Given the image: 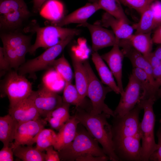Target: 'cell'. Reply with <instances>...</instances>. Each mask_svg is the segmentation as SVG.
Here are the masks:
<instances>
[{
    "label": "cell",
    "instance_id": "obj_32",
    "mask_svg": "<svg viewBox=\"0 0 161 161\" xmlns=\"http://www.w3.org/2000/svg\"><path fill=\"white\" fill-rule=\"evenodd\" d=\"M63 102L86 110L85 99L80 97L75 85L71 83H65L62 97Z\"/></svg>",
    "mask_w": 161,
    "mask_h": 161
},
{
    "label": "cell",
    "instance_id": "obj_10",
    "mask_svg": "<svg viewBox=\"0 0 161 161\" xmlns=\"http://www.w3.org/2000/svg\"><path fill=\"white\" fill-rule=\"evenodd\" d=\"M143 92L140 83L131 74L127 86L121 95L118 104L113 111L114 116H123L133 109L141 100Z\"/></svg>",
    "mask_w": 161,
    "mask_h": 161
},
{
    "label": "cell",
    "instance_id": "obj_8",
    "mask_svg": "<svg viewBox=\"0 0 161 161\" xmlns=\"http://www.w3.org/2000/svg\"><path fill=\"white\" fill-rule=\"evenodd\" d=\"M74 36H69L59 44L50 47L37 57L28 60L21 65L17 72L21 75H35L38 71L51 67L52 62L61 54Z\"/></svg>",
    "mask_w": 161,
    "mask_h": 161
},
{
    "label": "cell",
    "instance_id": "obj_23",
    "mask_svg": "<svg viewBox=\"0 0 161 161\" xmlns=\"http://www.w3.org/2000/svg\"><path fill=\"white\" fill-rule=\"evenodd\" d=\"M75 73V86L83 99L87 96L88 79L83 62L73 53L71 55Z\"/></svg>",
    "mask_w": 161,
    "mask_h": 161
},
{
    "label": "cell",
    "instance_id": "obj_9",
    "mask_svg": "<svg viewBox=\"0 0 161 161\" xmlns=\"http://www.w3.org/2000/svg\"><path fill=\"white\" fill-rule=\"evenodd\" d=\"M141 109L142 108L138 103L123 116L113 117L112 125V140L134 136L140 133L139 115Z\"/></svg>",
    "mask_w": 161,
    "mask_h": 161
},
{
    "label": "cell",
    "instance_id": "obj_39",
    "mask_svg": "<svg viewBox=\"0 0 161 161\" xmlns=\"http://www.w3.org/2000/svg\"><path fill=\"white\" fill-rule=\"evenodd\" d=\"M12 69L4 58L2 47H0V76L5 75Z\"/></svg>",
    "mask_w": 161,
    "mask_h": 161
},
{
    "label": "cell",
    "instance_id": "obj_1",
    "mask_svg": "<svg viewBox=\"0 0 161 161\" xmlns=\"http://www.w3.org/2000/svg\"><path fill=\"white\" fill-rule=\"evenodd\" d=\"M74 116L90 134L100 144L110 160H119L114 151L112 125L107 120L110 115L104 112L93 114L90 111L76 107Z\"/></svg>",
    "mask_w": 161,
    "mask_h": 161
},
{
    "label": "cell",
    "instance_id": "obj_3",
    "mask_svg": "<svg viewBox=\"0 0 161 161\" xmlns=\"http://www.w3.org/2000/svg\"><path fill=\"white\" fill-rule=\"evenodd\" d=\"M79 124L76 136L69 145L58 151L60 160L74 161L86 154L96 156H107L98 142L93 137L84 127H80Z\"/></svg>",
    "mask_w": 161,
    "mask_h": 161
},
{
    "label": "cell",
    "instance_id": "obj_30",
    "mask_svg": "<svg viewBox=\"0 0 161 161\" xmlns=\"http://www.w3.org/2000/svg\"><path fill=\"white\" fill-rule=\"evenodd\" d=\"M139 21L132 25L136 30L135 34L151 32L157 27L151 6L141 14Z\"/></svg>",
    "mask_w": 161,
    "mask_h": 161
},
{
    "label": "cell",
    "instance_id": "obj_36",
    "mask_svg": "<svg viewBox=\"0 0 161 161\" xmlns=\"http://www.w3.org/2000/svg\"><path fill=\"white\" fill-rule=\"evenodd\" d=\"M13 148L11 143L9 146H3L0 151V161L14 160Z\"/></svg>",
    "mask_w": 161,
    "mask_h": 161
},
{
    "label": "cell",
    "instance_id": "obj_11",
    "mask_svg": "<svg viewBox=\"0 0 161 161\" xmlns=\"http://www.w3.org/2000/svg\"><path fill=\"white\" fill-rule=\"evenodd\" d=\"M38 109L40 116L45 117L50 112L61 106L62 98L44 85L32 91L28 97Z\"/></svg>",
    "mask_w": 161,
    "mask_h": 161
},
{
    "label": "cell",
    "instance_id": "obj_48",
    "mask_svg": "<svg viewBox=\"0 0 161 161\" xmlns=\"http://www.w3.org/2000/svg\"><path fill=\"white\" fill-rule=\"evenodd\" d=\"M90 2L94 3L98 2V0H89Z\"/></svg>",
    "mask_w": 161,
    "mask_h": 161
},
{
    "label": "cell",
    "instance_id": "obj_40",
    "mask_svg": "<svg viewBox=\"0 0 161 161\" xmlns=\"http://www.w3.org/2000/svg\"><path fill=\"white\" fill-rule=\"evenodd\" d=\"M109 160L107 156H96L91 154H88L78 158L76 161H106Z\"/></svg>",
    "mask_w": 161,
    "mask_h": 161
},
{
    "label": "cell",
    "instance_id": "obj_16",
    "mask_svg": "<svg viewBox=\"0 0 161 161\" xmlns=\"http://www.w3.org/2000/svg\"><path fill=\"white\" fill-rule=\"evenodd\" d=\"M31 41L16 42L2 47L3 55L10 68L18 71L20 66L25 62V56L29 52Z\"/></svg>",
    "mask_w": 161,
    "mask_h": 161
},
{
    "label": "cell",
    "instance_id": "obj_21",
    "mask_svg": "<svg viewBox=\"0 0 161 161\" xmlns=\"http://www.w3.org/2000/svg\"><path fill=\"white\" fill-rule=\"evenodd\" d=\"M79 121L73 115L64 123L57 134L54 149L59 151L70 144L74 139L77 132Z\"/></svg>",
    "mask_w": 161,
    "mask_h": 161
},
{
    "label": "cell",
    "instance_id": "obj_12",
    "mask_svg": "<svg viewBox=\"0 0 161 161\" xmlns=\"http://www.w3.org/2000/svg\"><path fill=\"white\" fill-rule=\"evenodd\" d=\"M141 140L140 133L134 136L113 139L114 152L119 160L142 161Z\"/></svg>",
    "mask_w": 161,
    "mask_h": 161
},
{
    "label": "cell",
    "instance_id": "obj_33",
    "mask_svg": "<svg viewBox=\"0 0 161 161\" xmlns=\"http://www.w3.org/2000/svg\"><path fill=\"white\" fill-rule=\"evenodd\" d=\"M52 67L60 77L65 83H71L73 78V72L68 62L64 55L52 63Z\"/></svg>",
    "mask_w": 161,
    "mask_h": 161
},
{
    "label": "cell",
    "instance_id": "obj_22",
    "mask_svg": "<svg viewBox=\"0 0 161 161\" xmlns=\"http://www.w3.org/2000/svg\"><path fill=\"white\" fill-rule=\"evenodd\" d=\"M92 59L102 82L117 94H120V89L115 82L111 70L107 66L97 52H93Z\"/></svg>",
    "mask_w": 161,
    "mask_h": 161
},
{
    "label": "cell",
    "instance_id": "obj_35",
    "mask_svg": "<svg viewBox=\"0 0 161 161\" xmlns=\"http://www.w3.org/2000/svg\"><path fill=\"white\" fill-rule=\"evenodd\" d=\"M157 0H120L121 3L134 9L140 15Z\"/></svg>",
    "mask_w": 161,
    "mask_h": 161
},
{
    "label": "cell",
    "instance_id": "obj_25",
    "mask_svg": "<svg viewBox=\"0 0 161 161\" xmlns=\"http://www.w3.org/2000/svg\"><path fill=\"white\" fill-rule=\"evenodd\" d=\"M151 32L133 34L127 39L131 45L146 59L152 52L154 43Z\"/></svg>",
    "mask_w": 161,
    "mask_h": 161
},
{
    "label": "cell",
    "instance_id": "obj_43",
    "mask_svg": "<svg viewBox=\"0 0 161 161\" xmlns=\"http://www.w3.org/2000/svg\"><path fill=\"white\" fill-rule=\"evenodd\" d=\"M146 59L153 69L161 64V60L154 55L152 52L150 54Z\"/></svg>",
    "mask_w": 161,
    "mask_h": 161
},
{
    "label": "cell",
    "instance_id": "obj_13",
    "mask_svg": "<svg viewBox=\"0 0 161 161\" xmlns=\"http://www.w3.org/2000/svg\"><path fill=\"white\" fill-rule=\"evenodd\" d=\"M47 121L39 118L22 123H18L16 131L14 141L12 143L13 148L18 145H32L35 143L40 131L44 128Z\"/></svg>",
    "mask_w": 161,
    "mask_h": 161
},
{
    "label": "cell",
    "instance_id": "obj_15",
    "mask_svg": "<svg viewBox=\"0 0 161 161\" xmlns=\"http://www.w3.org/2000/svg\"><path fill=\"white\" fill-rule=\"evenodd\" d=\"M119 45L122 49L124 56L130 60L133 67L142 69L148 75L152 84L157 89L153 75V68L147 60L140 52L134 48L130 44L127 39H120Z\"/></svg>",
    "mask_w": 161,
    "mask_h": 161
},
{
    "label": "cell",
    "instance_id": "obj_29",
    "mask_svg": "<svg viewBox=\"0 0 161 161\" xmlns=\"http://www.w3.org/2000/svg\"><path fill=\"white\" fill-rule=\"evenodd\" d=\"M43 6L40 12L51 23L58 21L64 16L63 5L58 0H48Z\"/></svg>",
    "mask_w": 161,
    "mask_h": 161
},
{
    "label": "cell",
    "instance_id": "obj_19",
    "mask_svg": "<svg viewBox=\"0 0 161 161\" xmlns=\"http://www.w3.org/2000/svg\"><path fill=\"white\" fill-rule=\"evenodd\" d=\"M9 114L18 123L35 120L41 116L37 108L28 98L10 108Z\"/></svg>",
    "mask_w": 161,
    "mask_h": 161
},
{
    "label": "cell",
    "instance_id": "obj_34",
    "mask_svg": "<svg viewBox=\"0 0 161 161\" xmlns=\"http://www.w3.org/2000/svg\"><path fill=\"white\" fill-rule=\"evenodd\" d=\"M57 134L52 130L42 129L39 133L36 140L35 147L39 151L43 152L49 147L53 145L55 143Z\"/></svg>",
    "mask_w": 161,
    "mask_h": 161
},
{
    "label": "cell",
    "instance_id": "obj_46",
    "mask_svg": "<svg viewBox=\"0 0 161 161\" xmlns=\"http://www.w3.org/2000/svg\"><path fill=\"white\" fill-rule=\"evenodd\" d=\"M152 52L157 57L161 60V44H158Z\"/></svg>",
    "mask_w": 161,
    "mask_h": 161
},
{
    "label": "cell",
    "instance_id": "obj_6",
    "mask_svg": "<svg viewBox=\"0 0 161 161\" xmlns=\"http://www.w3.org/2000/svg\"><path fill=\"white\" fill-rule=\"evenodd\" d=\"M0 84L1 96H7L10 108L28 98L32 91V83L17 71L11 69L6 74Z\"/></svg>",
    "mask_w": 161,
    "mask_h": 161
},
{
    "label": "cell",
    "instance_id": "obj_20",
    "mask_svg": "<svg viewBox=\"0 0 161 161\" xmlns=\"http://www.w3.org/2000/svg\"><path fill=\"white\" fill-rule=\"evenodd\" d=\"M97 22L104 27H111L116 38L119 39L129 38L133 34L134 30L130 24L117 19L106 12L102 15L101 20Z\"/></svg>",
    "mask_w": 161,
    "mask_h": 161
},
{
    "label": "cell",
    "instance_id": "obj_47",
    "mask_svg": "<svg viewBox=\"0 0 161 161\" xmlns=\"http://www.w3.org/2000/svg\"><path fill=\"white\" fill-rule=\"evenodd\" d=\"M158 96L159 98H161V86L160 87L158 92ZM160 123L161 124L160 129L161 131V118L160 120Z\"/></svg>",
    "mask_w": 161,
    "mask_h": 161
},
{
    "label": "cell",
    "instance_id": "obj_7",
    "mask_svg": "<svg viewBox=\"0 0 161 161\" xmlns=\"http://www.w3.org/2000/svg\"><path fill=\"white\" fill-rule=\"evenodd\" d=\"M83 63L88 79L87 96L92 103L90 112L95 114L104 112L114 117L113 111L104 102L106 94L112 90L109 87L103 86L94 73L88 61H85Z\"/></svg>",
    "mask_w": 161,
    "mask_h": 161
},
{
    "label": "cell",
    "instance_id": "obj_2",
    "mask_svg": "<svg viewBox=\"0 0 161 161\" xmlns=\"http://www.w3.org/2000/svg\"><path fill=\"white\" fill-rule=\"evenodd\" d=\"M23 31L36 34L35 42L31 45L29 52L32 55L39 48L47 49L59 44L69 36L77 35L80 32V30L78 29L52 25L41 27L35 20L32 21L24 28Z\"/></svg>",
    "mask_w": 161,
    "mask_h": 161
},
{
    "label": "cell",
    "instance_id": "obj_37",
    "mask_svg": "<svg viewBox=\"0 0 161 161\" xmlns=\"http://www.w3.org/2000/svg\"><path fill=\"white\" fill-rule=\"evenodd\" d=\"M158 142L156 150L150 156L149 160L161 161V131L160 128L157 133Z\"/></svg>",
    "mask_w": 161,
    "mask_h": 161
},
{
    "label": "cell",
    "instance_id": "obj_28",
    "mask_svg": "<svg viewBox=\"0 0 161 161\" xmlns=\"http://www.w3.org/2000/svg\"><path fill=\"white\" fill-rule=\"evenodd\" d=\"M13 151L15 156L24 161H45V154L32 145H18Z\"/></svg>",
    "mask_w": 161,
    "mask_h": 161
},
{
    "label": "cell",
    "instance_id": "obj_41",
    "mask_svg": "<svg viewBox=\"0 0 161 161\" xmlns=\"http://www.w3.org/2000/svg\"><path fill=\"white\" fill-rule=\"evenodd\" d=\"M151 7L158 27L161 25V4H155L154 2L151 4Z\"/></svg>",
    "mask_w": 161,
    "mask_h": 161
},
{
    "label": "cell",
    "instance_id": "obj_14",
    "mask_svg": "<svg viewBox=\"0 0 161 161\" xmlns=\"http://www.w3.org/2000/svg\"><path fill=\"white\" fill-rule=\"evenodd\" d=\"M78 26L86 27L89 30L91 37L93 52L113 46L119 42L120 39L116 38L112 30L104 28L97 21L93 24L86 22L79 24Z\"/></svg>",
    "mask_w": 161,
    "mask_h": 161
},
{
    "label": "cell",
    "instance_id": "obj_27",
    "mask_svg": "<svg viewBox=\"0 0 161 161\" xmlns=\"http://www.w3.org/2000/svg\"><path fill=\"white\" fill-rule=\"evenodd\" d=\"M70 105L63 102L62 105L48 114L44 119L53 129L58 130L70 118Z\"/></svg>",
    "mask_w": 161,
    "mask_h": 161
},
{
    "label": "cell",
    "instance_id": "obj_38",
    "mask_svg": "<svg viewBox=\"0 0 161 161\" xmlns=\"http://www.w3.org/2000/svg\"><path fill=\"white\" fill-rule=\"evenodd\" d=\"M53 145L50 146L45 150V161H59L60 159L58 151L54 149Z\"/></svg>",
    "mask_w": 161,
    "mask_h": 161
},
{
    "label": "cell",
    "instance_id": "obj_44",
    "mask_svg": "<svg viewBox=\"0 0 161 161\" xmlns=\"http://www.w3.org/2000/svg\"><path fill=\"white\" fill-rule=\"evenodd\" d=\"M152 38L154 43L161 44V25L155 30Z\"/></svg>",
    "mask_w": 161,
    "mask_h": 161
},
{
    "label": "cell",
    "instance_id": "obj_4",
    "mask_svg": "<svg viewBox=\"0 0 161 161\" xmlns=\"http://www.w3.org/2000/svg\"><path fill=\"white\" fill-rule=\"evenodd\" d=\"M30 15L24 0H0V27L4 32L18 30Z\"/></svg>",
    "mask_w": 161,
    "mask_h": 161
},
{
    "label": "cell",
    "instance_id": "obj_42",
    "mask_svg": "<svg viewBox=\"0 0 161 161\" xmlns=\"http://www.w3.org/2000/svg\"><path fill=\"white\" fill-rule=\"evenodd\" d=\"M153 75L156 86L159 89L161 86V64L153 69Z\"/></svg>",
    "mask_w": 161,
    "mask_h": 161
},
{
    "label": "cell",
    "instance_id": "obj_5",
    "mask_svg": "<svg viewBox=\"0 0 161 161\" xmlns=\"http://www.w3.org/2000/svg\"><path fill=\"white\" fill-rule=\"evenodd\" d=\"M155 101L151 98L141 100L138 103L144 110L142 120L140 124V132L142 140V161H149V157L157 146L154 133L155 121L153 106Z\"/></svg>",
    "mask_w": 161,
    "mask_h": 161
},
{
    "label": "cell",
    "instance_id": "obj_26",
    "mask_svg": "<svg viewBox=\"0 0 161 161\" xmlns=\"http://www.w3.org/2000/svg\"><path fill=\"white\" fill-rule=\"evenodd\" d=\"M131 74L139 82L143 88V92L141 100L151 98L155 101L157 100L159 98V89L152 84L147 73L141 69L133 67Z\"/></svg>",
    "mask_w": 161,
    "mask_h": 161
},
{
    "label": "cell",
    "instance_id": "obj_24",
    "mask_svg": "<svg viewBox=\"0 0 161 161\" xmlns=\"http://www.w3.org/2000/svg\"><path fill=\"white\" fill-rule=\"evenodd\" d=\"M18 123L9 114L0 117V140L9 146L14 140Z\"/></svg>",
    "mask_w": 161,
    "mask_h": 161
},
{
    "label": "cell",
    "instance_id": "obj_18",
    "mask_svg": "<svg viewBox=\"0 0 161 161\" xmlns=\"http://www.w3.org/2000/svg\"><path fill=\"white\" fill-rule=\"evenodd\" d=\"M100 9L98 2L87 3L83 6L64 16L59 21L51 23V24L61 27L72 23L81 24L86 22L90 17Z\"/></svg>",
    "mask_w": 161,
    "mask_h": 161
},
{
    "label": "cell",
    "instance_id": "obj_31",
    "mask_svg": "<svg viewBox=\"0 0 161 161\" xmlns=\"http://www.w3.org/2000/svg\"><path fill=\"white\" fill-rule=\"evenodd\" d=\"M100 8L116 18L129 24L130 21L126 15L120 0H98Z\"/></svg>",
    "mask_w": 161,
    "mask_h": 161
},
{
    "label": "cell",
    "instance_id": "obj_17",
    "mask_svg": "<svg viewBox=\"0 0 161 161\" xmlns=\"http://www.w3.org/2000/svg\"><path fill=\"white\" fill-rule=\"evenodd\" d=\"M118 43L114 44L109 51L102 55L101 57L107 63L116 79L121 95L124 91L122 81V69L124 55L122 50L120 49Z\"/></svg>",
    "mask_w": 161,
    "mask_h": 161
},
{
    "label": "cell",
    "instance_id": "obj_45",
    "mask_svg": "<svg viewBox=\"0 0 161 161\" xmlns=\"http://www.w3.org/2000/svg\"><path fill=\"white\" fill-rule=\"evenodd\" d=\"M47 0H33V10L34 13H37L40 11L44 3Z\"/></svg>",
    "mask_w": 161,
    "mask_h": 161
}]
</instances>
